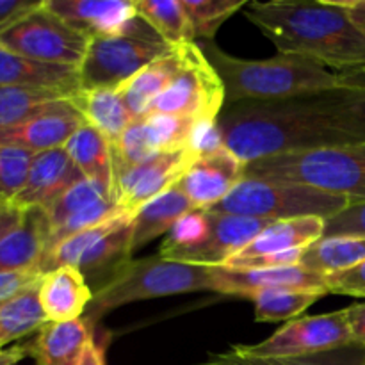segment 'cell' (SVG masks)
<instances>
[{"label": "cell", "mask_w": 365, "mask_h": 365, "mask_svg": "<svg viewBox=\"0 0 365 365\" xmlns=\"http://www.w3.org/2000/svg\"><path fill=\"white\" fill-rule=\"evenodd\" d=\"M217 128L223 145L245 164L365 145V89L344 86L278 102L228 103Z\"/></svg>", "instance_id": "obj_1"}, {"label": "cell", "mask_w": 365, "mask_h": 365, "mask_svg": "<svg viewBox=\"0 0 365 365\" xmlns=\"http://www.w3.org/2000/svg\"><path fill=\"white\" fill-rule=\"evenodd\" d=\"M245 14L278 53L316 61L337 73L365 68V34L335 0H253Z\"/></svg>", "instance_id": "obj_2"}, {"label": "cell", "mask_w": 365, "mask_h": 365, "mask_svg": "<svg viewBox=\"0 0 365 365\" xmlns=\"http://www.w3.org/2000/svg\"><path fill=\"white\" fill-rule=\"evenodd\" d=\"M200 46L223 81L225 106L239 102H278L344 88L337 71L305 57L278 53L266 61H246L223 52L212 41Z\"/></svg>", "instance_id": "obj_3"}, {"label": "cell", "mask_w": 365, "mask_h": 365, "mask_svg": "<svg viewBox=\"0 0 365 365\" xmlns=\"http://www.w3.org/2000/svg\"><path fill=\"white\" fill-rule=\"evenodd\" d=\"M212 289V271L207 266L177 262L163 257L130 259L93 292L86 319L95 328L103 316L123 305Z\"/></svg>", "instance_id": "obj_4"}, {"label": "cell", "mask_w": 365, "mask_h": 365, "mask_svg": "<svg viewBox=\"0 0 365 365\" xmlns=\"http://www.w3.org/2000/svg\"><path fill=\"white\" fill-rule=\"evenodd\" d=\"M242 178L291 182L342 196L351 205L365 202V145L267 157L245 164Z\"/></svg>", "instance_id": "obj_5"}, {"label": "cell", "mask_w": 365, "mask_h": 365, "mask_svg": "<svg viewBox=\"0 0 365 365\" xmlns=\"http://www.w3.org/2000/svg\"><path fill=\"white\" fill-rule=\"evenodd\" d=\"M349 205L351 203L342 196L330 195L307 185L242 178L227 198L207 210L214 214H235V216L269 221L309 216L328 220L348 209Z\"/></svg>", "instance_id": "obj_6"}, {"label": "cell", "mask_w": 365, "mask_h": 365, "mask_svg": "<svg viewBox=\"0 0 365 365\" xmlns=\"http://www.w3.org/2000/svg\"><path fill=\"white\" fill-rule=\"evenodd\" d=\"M173 48L138 16L125 34L89 41L84 61L78 66L81 89L121 88L143 68Z\"/></svg>", "instance_id": "obj_7"}, {"label": "cell", "mask_w": 365, "mask_h": 365, "mask_svg": "<svg viewBox=\"0 0 365 365\" xmlns=\"http://www.w3.org/2000/svg\"><path fill=\"white\" fill-rule=\"evenodd\" d=\"M0 46L39 63L78 68L88 52L89 39L46 9L43 0L38 9L0 31Z\"/></svg>", "instance_id": "obj_8"}, {"label": "cell", "mask_w": 365, "mask_h": 365, "mask_svg": "<svg viewBox=\"0 0 365 365\" xmlns=\"http://www.w3.org/2000/svg\"><path fill=\"white\" fill-rule=\"evenodd\" d=\"M225 84L195 43L187 66L152 103L148 114H173L191 120H217L225 109ZM146 114V116H148Z\"/></svg>", "instance_id": "obj_9"}, {"label": "cell", "mask_w": 365, "mask_h": 365, "mask_svg": "<svg viewBox=\"0 0 365 365\" xmlns=\"http://www.w3.org/2000/svg\"><path fill=\"white\" fill-rule=\"evenodd\" d=\"M351 342L355 341L344 309L292 319L266 341L248 346L239 344V349L255 356H307L342 348Z\"/></svg>", "instance_id": "obj_10"}, {"label": "cell", "mask_w": 365, "mask_h": 365, "mask_svg": "<svg viewBox=\"0 0 365 365\" xmlns=\"http://www.w3.org/2000/svg\"><path fill=\"white\" fill-rule=\"evenodd\" d=\"M195 159L189 148L157 153L118 178L114 200L125 212L135 214L150 200L175 187Z\"/></svg>", "instance_id": "obj_11"}, {"label": "cell", "mask_w": 365, "mask_h": 365, "mask_svg": "<svg viewBox=\"0 0 365 365\" xmlns=\"http://www.w3.org/2000/svg\"><path fill=\"white\" fill-rule=\"evenodd\" d=\"M242 175L245 163L227 146H221L196 157L177 185L191 200L195 209L207 210L227 198L242 180Z\"/></svg>", "instance_id": "obj_12"}, {"label": "cell", "mask_w": 365, "mask_h": 365, "mask_svg": "<svg viewBox=\"0 0 365 365\" xmlns=\"http://www.w3.org/2000/svg\"><path fill=\"white\" fill-rule=\"evenodd\" d=\"M210 271H212V292H220V294L241 296V298L250 299L255 292L274 291V289L328 294L324 277L307 271L299 264L252 271H235L212 266Z\"/></svg>", "instance_id": "obj_13"}, {"label": "cell", "mask_w": 365, "mask_h": 365, "mask_svg": "<svg viewBox=\"0 0 365 365\" xmlns=\"http://www.w3.org/2000/svg\"><path fill=\"white\" fill-rule=\"evenodd\" d=\"M45 6L89 41L125 34L138 18L128 0H45Z\"/></svg>", "instance_id": "obj_14"}, {"label": "cell", "mask_w": 365, "mask_h": 365, "mask_svg": "<svg viewBox=\"0 0 365 365\" xmlns=\"http://www.w3.org/2000/svg\"><path fill=\"white\" fill-rule=\"evenodd\" d=\"M82 178L84 175L75 166L64 146L39 152L32 160L27 182L11 203L20 210H46Z\"/></svg>", "instance_id": "obj_15"}, {"label": "cell", "mask_w": 365, "mask_h": 365, "mask_svg": "<svg viewBox=\"0 0 365 365\" xmlns=\"http://www.w3.org/2000/svg\"><path fill=\"white\" fill-rule=\"evenodd\" d=\"M210 221L209 239L200 248L178 255L177 262L195 266H221L237 255L255 237H259L273 221L259 217L235 216V214H214L205 210Z\"/></svg>", "instance_id": "obj_16"}, {"label": "cell", "mask_w": 365, "mask_h": 365, "mask_svg": "<svg viewBox=\"0 0 365 365\" xmlns=\"http://www.w3.org/2000/svg\"><path fill=\"white\" fill-rule=\"evenodd\" d=\"M84 123V118L71 106V102H68L61 109L43 116L0 127V145L14 146L32 153L61 148Z\"/></svg>", "instance_id": "obj_17"}, {"label": "cell", "mask_w": 365, "mask_h": 365, "mask_svg": "<svg viewBox=\"0 0 365 365\" xmlns=\"http://www.w3.org/2000/svg\"><path fill=\"white\" fill-rule=\"evenodd\" d=\"M38 299L46 321L66 323L81 319L86 314L93 292L78 267L64 266L43 274L38 285Z\"/></svg>", "instance_id": "obj_18"}, {"label": "cell", "mask_w": 365, "mask_h": 365, "mask_svg": "<svg viewBox=\"0 0 365 365\" xmlns=\"http://www.w3.org/2000/svg\"><path fill=\"white\" fill-rule=\"evenodd\" d=\"M195 43L196 41L175 46L170 53L153 61L152 64L143 68L138 75H134L127 84L121 86V95H123L125 103L134 120L145 118L152 103L166 91L168 86L187 66Z\"/></svg>", "instance_id": "obj_19"}, {"label": "cell", "mask_w": 365, "mask_h": 365, "mask_svg": "<svg viewBox=\"0 0 365 365\" xmlns=\"http://www.w3.org/2000/svg\"><path fill=\"white\" fill-rule=\"evenodd\" d=\"M50 237L46 210L27 209L11 232L0 239V273L38 271Z\"/></svg>", "instance_id": "obj_20"}, {"label": "cell", "mask_w": 365, "mask_h": 365, "mask_svg": "<svg viewBox=\"0 0 365 365\" xmlns=\"http://www.w3.org/2000/svg\"><path fill=\"white\" fill-rule=\"evenodd\" d=\"M93 330L86 317L66 323L46 321L27 344L29 356L38 365H81L84 351L95 339Z\"/></svg>", "instance_id": "obj_21"}, {"label": "cell", "mask_w": 365, "mask_h": 365, "mask_svg": "<svg viewBox=\"0 0 365 365\" xmlns=\"http://www.w3.org/2000/svg\"><path fill=\"white\" fill-rule=\"evenodd\" d=\"M45 88L73 96L81 91L78 68L48 64L18 56L0 46V88Z\"/></svg>", "instance_id": "obj_22"}, {"label": "cell", "mask_w": 365, "mask_h": 365, "mask_svg": "<svg viewBox=\"0 0 365 365\" xmlns=\"http://www.w3.org/2000/svg\"><path fill=\"white\" fill-rule=\"evenodd\" d=\"M324 221H327L324 217L317 216L273 221L259 237L253 239L242 252L232 259H253V257L309 248L312 242L319 241L324 235Z\"/></svg>", "instance_id": "obj_23"}, {"label": "cell", "mask_w": 365, "mask_h": 365, "mask_svg": "<svg viewBox=\"0 0 365 365\" xmlns=\"http://www.w3.org/2000/svg\"><path fill=\"white\" fill-rule=\"evenodd\" d=\"M84 121L106 135L109 145L120 139L134 121L121 89H81L70 98Z\"/></svg>", "instance_id": "obj_24"}, {"label": "cell", "mask_w": 365, "mask_h": 365, "mask_svg": "<svg viewBox=\"0 0 365 365\" xmlns=\"http://www.w3.org/2000/svg\"><path fill=\"white\" fill-rule=\"evenodd\" d=\"M64 150L84 178L98 185L109 198L114 200L113 157L106 135L100 134L91 125L84 123L68 139Z\"/></svg>", "instance_id": "obj_25"}, {"label": "cell", "mask_w": 365, "mask_h": 365, "mask_svg": "<svg viewBox=\"0 0 365 365\" xmlns=\"http://www.w3.org/2000/svg\"><path fill=\"white\" fill-rule=\"evenodd\" d=\"M191 210H195V205L178 185L145 203L132 221V255L155 237L168 234L173 225Z\"/></svg>", "instance_id": "obj_26"}, {"label": "cell", "mask_w": 365, "mask_h": 365, "mask_svg": "<svg viewBox=\"0 0 365 365\" xmlns=\"http://www.w3.org/2000/svg\"><path fill=\"white\" fill-rule=\"evenodd\" d=\"M132 221L134 214H128L113 232L96 241L78 260L77 267L82 271L86 280L98 282L100 287L127 264L132 257Z\"/></svg>", "instance_id": "obj_27"}, {"label": "cell", "mask_w": 365, "mask_h": 365, "mask_svg": "<svg viewBox=\"0 0 365 365\" xmlns=\"http://www.w3.org/2000/svg\"><path fill=\"white\" fill-rule=\"evenodd\" d=\"M198 365H365V346L351 342L307 356H255L234 346L230 351L210 355Z\"/></svg>", "instance_id": "obj_28"}, {"label": "cell", "mask_w": 365, "mask_h": 365, "mask_svg": "<svg viewBox=\"0 0 365 365\" xmlns=\"http://www.w3.org/2000/svg\"><path fill=\"white\" fill-rule=\"evenodd\" d=\"M70 102L63 91L45 88H0V127L16 125L61 109Z\"/></svg>", "instance_id": "obj_29"}, {"label": "cell", "mask_w": 365, "mask_h": 365, "mask_svg": "<svg viewBox=\"0 0 365 365\" xmlns=\"http://www.w3.org/2000/svg\"><path fill=\"white\" fill-rule=\"evenodd\" d=\"M365 260V239L362 237H321L303 252L299 266L307 271L328 277L349 269Z\"/></svg>", "instance_id": "obj_30"}, {"label": "cell", "mask_w": 365, "mask_h": 365, "mask_svg": "<svg viewBox=\"0 0 365 365\" xmlns=\"http://www.w3.org/2000/svg\"><path fill=\"white\" fill-rule=\"evenodd\" d=\"M134 6L138 16L143 18L170 46L195 41L182 0H134Z\"/></svg>", "instance_id": "obj_31"}, {"label": "cell", "mask_w": 365, "mask_h": 365, "mask_svg": "<svg viewBox=\"0 0 365 365\" xmlns=\"http://www.w3.org/2000/svg\"><path fill=\"white\" fill-rule=\"evenodd\" d=\"M45 323L46 317L39 307L38 287L11 299L0 307V349L6 348L9 342L34 334Z\"/></svg>", "instance_id": "obj_32"}, {"label": "cell", "mask_w": 365, "mask_h": 365, "mask_svg": "<svg viewBox=\"0 0 365 365\" xmlns=\"http://www.w3.org/2000/svg\"><path fill=\"white\" fill-rule=\"evenodd\" d=\"M324 294L309 291H287V289H274V291H260L252 296L255 305V319L260 323H278V321L298 319L309 307Z\"/></svg>", "instance_id": "obj_33"}, {"label": "cell", "mask_w": 365, "mask_h": 365, "mask_svg": "<svg viewBox=\"0 0 365 365\" xmlns=\"http://www.w3.org/2000/svg\"><path fill=\"white\" fill-rule=\"evenodd\" d=\"M195 39L212 41L217 29L237 11L246 6V0H182Z\"/></svg>", "instance_id": "obj_34"}, {"label": "cell", "mask_w": 365, "mask_h": 365, "mask_svg": "<svg viewBox=\"0 0 365 365\" xmlns=\"http://www.w3.org/2000/svg\"><path fill=\"white\" fill-rule=\"evenodd\" d=\"M209 234L210 221L205 210H191L185 216H182L173 225V228L168 232V237L164 239L163 246H160L159 257L168 260H175L182 253H187L191 250L200 248L209 239Z\"/></svg>", "instance_id": "obj_35"}, {"label": "cell", "mask_w": 365, "mask_h": 365, "mask_svg": "<svg viewBox=\"0 0 365 365\" xmlns=\"http://www.w3.org/2000/svg\"><path fill=\"white\" fill-rule=\"evenodd\" d=\"M157 155L155 150L152 148L146 134L145 120H134L128 125L127 130L120 135L114 145H110V157H113V171H114V184L121 175L130 171L138 164L152 159Z\"/></svg>", "instance_id": "obj_36"}, {"label": "cell", "mask_w": 365, "mask_h": 365, "mask_svg": "<svg viewBox=\"0 0 365 365\" xmlns=\"http://www.w3.org/2000/svg\"><path fill=\"white\" fill-rule=\"evenodd\" d=\"M152 148L157 153L187 148L196 120L173 114H148L143 118Z\"/></svg>", "instance_id": "obj_37"}, {"label": "cell", "mask_w": 365, "mask_h": 365, "mask_svg": "<svg viewBox=\"0 0 365 365\" xmlns=\"http://www.w3.org/2000/svg\"><path fill=\"white\" fill-rule=\"evenodd\" d=\"M36 153L0 145V202H13L25 185Z\"/></svg>", "instance_id": "obj_38"}, {"label": "cell", "mask_w": 365, "mask_h": 365, "mask_svg": "<svg viewBox=\"0 0 365 365\" xmlns=\"http://www.w3.org/2000/svg\"><path fill=\"white\" fill-rule=\"evenodd\" d=\"M113 200L102 191L96 184H93L88 178H82L77 184L71 185L59 200L52 203V205L46 209V216L50 221V230H53L56 227H59L63 221H66L68 217H71L73 214L81 212L86 207L93 205V203L100 202V200Z\"/></svg>", "instance_id": "obj_39"}, {"label": "cell", "mask_w": 365, "mask_h": 365, "mask_svg": "<svg viewBox=\"0 0 365 365\" xmlns=\"http://www.w3.org/2000/svg\"><path fill=\"white\" fill-rule=\"evenodd\" d=\"M323 237H362L365 239V202L349 205L342 212L324 221Z\"/></svg>", "instance_id": "obj_40"}, {"label": "cell", "mask_w": 365, "mask_h": 365, "mask_svg": "<svg viewBox=\"0 0 365 365\" xmlns=\"http://www.w3.org/2000/svg\"><path fill=\"white\" fill-rule=\"evenodd\" d=\"M324 282H327L328 292L365 298V260L349 269L328 274L324 277Z\"/></svg>", "instance_id": "obj_41"}, {"label": "cell", "mask_w": 365, "mask_h": 365, "mask_svg": "<svg viewBox=\"0 0 365 365\" xmlns=\"http://www.w3.org/2000/svg\"><path fill=\"white\" fill-rule=\"evenodd\" d=\"M43 274L39 271H11L0 273V307L18 298L24 292L38 287Z\"/></svg>", "instance_id": "obj_42"}, {"label": "cell", "mask_w": 365, "mask_h": 365, "mask_svg": "<svg viewBox=\"0 0 365 365\" xmlns=\"http://www.w3.org/2000/svg\"><path fill=\"white\" fill-rule=\"evenodd\" d=\"M223 139H221L220 128H217V120H200L196 121L192 128L191 139H189L187 148L195 153L196 157L203 153H210L214 150L221 148Z\"/></svg>", "instance_id": "obj_43"}, {"label": "cell", "mask_w": 365, "mask_h": 365, "mask_svg": "<svg viewBox=\"0 0 365 365\" xmlns=\"http://www.w3.org/2000/svg\"><path fill=\"white\" fill-rule=\"evenodd\" d=\"M43 0H0V31L9 27L21 16L38 9Z\"/></svg>", "instance_id": "obj_44"}, {"label": "cell", "mask_w": 365, "mask_h": 365, "mask_svg": "<svg viewBox=\"0 0 365 365\" xmlns=\"http://www.w3.org/2000/svg\"><path fill=\"white\" fill-rule=\"evenodd\" d=\"M346 314H348V323L349 328H351L353 341L365 346V302L348 307Z\"/></svg>", "instance_id": "obj_45"}, {"label": "cell", "mask_w": 365, "mask_h": 365, "mask_svg": "<svg viewBox=\"0 0 365 365\" xmlns=\"http://www.w3.org/2000/svg\"><path fill=\"white\" fill-rule=\"evenodd\" d=\"M21 214H24V210L14 207L11 202L0 203V239L20 223Z\"/></svg>", "instance_id": "obj_46"}, {"label": "cell", "mask_w": 365, "mask_h": 365, "mask_svg": "<svg viewBox=\"0 0 365 365\" xmlns=\"http://www.w3.org/2000/svg\"><path fill=\"white\" fill-rule=\"evenodd\" d=\"M348 13L353 24L365 34V0H335Z\"/></svg>", "instance_id": "obj_47"}, {"label": "cell", "mask_w": 365, "mask_h": 365, "mask_svg": "<svg viewBox=\"0 0 365 365\" xmlns=\"http://www.w3.org/2000/svg\"><path fill=\"white\" fill-rule=\"evenodd\" d=\"M29 356L27 344H18L13 348L0 349V365H16L18 362Z\"/></svg>", "instance_id": "obj_48"}, {"label": "cell", "mask_w": 365, "mask_h": 365, "mask_svg": "<svg viewBox=\"0 0 365 365\" xmlns=\"http://www.w3.org/2000/svg\"><path fill=\"white\" fill-rule=\"evenodd\" d=\"M81 365H106V355H103V348L98 342L93 339L91 344L88 346V349L84 351Z\"/></svg>", "instance_id": "obj_49"}, {"label": "cell", "mask_w": 365, "mask_h": 365, "mask_svg": "<svg viewBox=\"0 0 365 365\" xmlns=\"http://www.w3.org/2000/svg\"><path fill=\"white\" fill-rule=\"evenodd\" d=\"M339 75H341L342 78V86H346V88L365 89V68L348 71V73H339Z\"/></svg>", "instance_id": "obj_50"}, {"label": "cell", "mask_w": 365, "mask_h": 365, "mask_svg": "<svg viewBox=\"0 0 365 365\" xmlns=\"http://www.w3.org/2000/svg\"><path fill=\"white\" fill-rule=\"evenodd\" d=\"M0 203H2V202H0Z\"/></svg>", "instance_id": "obj_51"}]
</instances>
